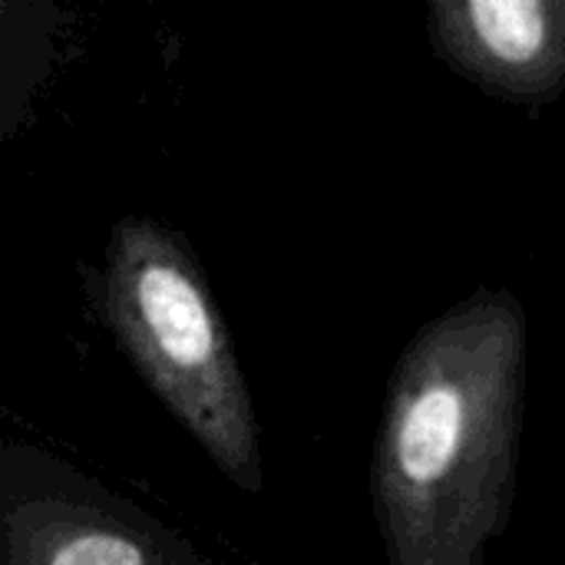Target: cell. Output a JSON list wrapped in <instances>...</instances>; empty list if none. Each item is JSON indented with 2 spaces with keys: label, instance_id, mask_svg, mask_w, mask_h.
Here are the masks:
<instances>
[{
  "label": "cell",
  "instance_id": "3957f363",
  "mask_svg": "<svg viewBox=\"0 0 565 565\" xmlns=\"http://www.w3.org/2000/svg\"><path fill=\"white\" fill-rule=\"evenodd\" d=\"M0 565H222L60 454L0 427Z\"/></svg>",
  "mask_w": 565,
  "mask_h": 565
},
{
  "label": "cell",
  "instance_id": "277c9868",
  "mask_svg": "<svg viewBox=\"0 0 565 565\" xmlns=\"http://www.w3.org/2000/svg\"><path fill=\"white\" fill-rule=\"evenodd\" d=\"M434 53L477 89L543 109L565 89V0H430Z\"/></svg>",
  "mask_w": 565,
  "mask_h": 565
},
{
  "label": "cell",
  "instance_id": "5b68a950",
  "mask_svg": "<svg viewBox=\"0 0 565 565\" xmlns=\"http://www.w3.org/2000/svg\"><path fill=\"white\" fill-rule=\"evenodd\" d=\"M70 10L53 0H0V146L26 119L50 79Z\"/></svg>",
  "mask_w": 565,
  "mask_h": 565
},
{
  "label": "cell",
  "instance_id": "7a4b0ae2",
  "mask_svg": "<svg viewBox=\"0 0 565 565\" xmlns=\"http://www.w3.org/2000/svg\"><path fill=\"white\" fill-rule=\"evenodd\" d=\"M99 321L215 470L262 493L258 417L225 315L182 232L149 215L113 225L86 281Z\"/></svg>",
  "mask_w": 565,
  "mask_h": 565
},
{
  "label": "cell",
  "instance_id": "6da1fadb",
  "mask_svg": "<svg viewBox=\"0 0 565 565\" xmlns=\"http://www.w3.org/2000/svg\"><path fill=\"white\" fill-rule=\"evenodd\" d=\"M526 404V311L480 288L401 351L371 493L387 565H487L507 533Z\"/></svg>",
  "mask_w": 565,
  "mask_h": 565
}]
</instances>
